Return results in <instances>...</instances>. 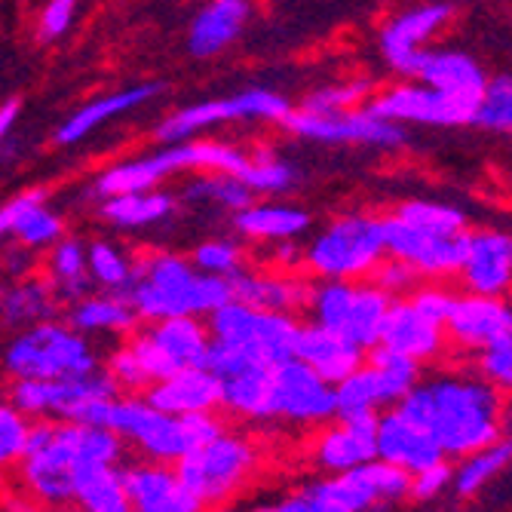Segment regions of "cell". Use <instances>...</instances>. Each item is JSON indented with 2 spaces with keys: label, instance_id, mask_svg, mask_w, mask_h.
I'll return each mask as SVG.
<instances>
[{
  "label": "cell",
  "instance_id": "6125c7cd",
  "mask_svg": "<svg viewBox=\"0 0 512 512\" xmlns=\"http://www.w3.org/2000/svg\"><path fill=\"white\" fill-rule=\"evenodd\" d=\"M273 512H313V500L304 494V491H295V494H289V497H283L276 506H273Z\"/></svg>",
  "mask_w": 512,
  "mask_h": 512
},
{
  "label": "cell",
  "instance_id": "f6af8a7d",
  "mask_svg": "<svg viewBox=\"0 0 512 512\" xmlns=\"http://www.w3.org/2000/svg\"><path fill=\"white\" fill-rule=\"evenodd\" d=\"M13 237H16V243H22L31 252H46L65 237V221L56 209L46 206V197H43L22 209L16 227H13Z\"/></svg>",
  "mask_w": 512,
  "mask_h": 512
},
{
  "label": "cell",
  "instance_id": "ee69618b",
  "mask_svg": "<svg viewBox=\"0 0 512 512\" xmlns=\"http://www.w3.org/2000/svg\"><path fill=\"white\" fill-rule=\"evenodd\" d=\"M473 126L491 135H512V74H488L482 99L473 114Z\"/></svg>",
  "mask_w": 512,
  "mask_h": 512
},
{
  "label": "cell",
  "instance_id": "603a6c76",
  "mask_svg": "<svg viewBox=\"0 0 512 512\" xmlns=\"http://www.w3.org/2000/svg\"><path fill=\"white\" fill-rule=\"evenodd\" d=\"M163 92V83L151 80V83H132L123 86L117 92H108V96H99L86 102L83 108H77L59 129H56V145L59 148H71L80 145L83 138H89L96 129H102L105 123H111L114 117H123L135 108H142L148 102H154Z\"/></svg>",
  "mask_w": 512,
  "mask_h": 512
},
{
  "label": "cell",
  "instance_id": "db71d44e",
  "mask_svg": "<svg viewBox=\"0 0 512 512\" xmlns=\"http://www.w3.org/2000/svg\"><path fill=\"white\" fill-rule=\"evenodd\" d=\"M457 295H460V292L451 289L448 283H442V279H427V283H421V286H417V289L408 295V301H411L417 310H421L427 319L439 322L442 329H445V319H448V313H451Z\"/></svg>",
  "mask_w": 512,
  "mask_h": 512
},
{
  "label": "cell",
  "instance_id": "e7e4bbea",
  "mask_svg": "<svg viewBox=\"0 0 512 512\" xmlns=\"http://www.w3.org/2000/svg\"><path fill=\"white\" fill-rule=\"evenodd\" d=\"M243 512H273V506H249V509H243Z\"/></svg>",
  "mask_w": 512,
  "mask_h": 512
},
{
  "label": "cell",
  "instance_id": "cb8c5ba5",
  "mask_svg": "<svg viewBox=\"0 0 512 512\" xmlns=\"http://www.w3.org/2000/svg\"><path fill=\"white\" fill-rule=\"evenodd\" d=\"M414 80L436 86V89L448 92V96L479 105L482 89L488 83V71L467 50H457V46H427Z\"/></svg>",
  "mask_w": 512,
  "mask_h": 512
},
{
  "label": "cell",
  "instance_id": "7402d4cb",
  "mask_svg": "<svg viewBox=\"0 0 512 512\" xmlns=\"http://www.w3.org/2000/svg\"><path fill=\"white\" fill-rule=\"evenodd\" d=\"M234 286V298L246 301L258 310H273V313H304L307 298H310V279L298 276L295 270H249L243 267L240 273L230 276Z\"/></svg>",
  "mask_w": 512,
  "mask_h": 512
},
{
  "label": "cell",
  "instance_id": "f1b7e54d",
  "mask_svg": "<svg viewBox=\"0 0 512 512\" xmlns=\"http://www.w3.org/2000/svg\"><path fill=\"white\" fill-rule=\"evenodd\" d=\"M65 322L80 335H132L138 329V313L126 295L117 292H89L68 304Z\"/></svg>",
  "mask_w": 512,
  "mask_h": 512
},
{
  "label": "cell",
  "instance_id": "94428289",
  "mask_svg": "<svg viewBox=\"0 0 512 512\" xmlns=\"http://www.w3.org/2000/svg\"><path fill=\"white\" fill-rule=\"evenodd\" d=\"M4 267H7V273H10V276L22 279V276L34 273V252H31V249H25V246L19 243L16 249H10V252L4 255Z\"/></svg>",
  "mask_w": 512,
  "mask_h": 512
},
{
  "label": "cell",
  "instance_id": "ac0fdd59",
  "mask_svg": "<svg viewBox=\"0 0 512 512\" xmlns=\"http://www.w3.org/2000/svg\"><path fill=\"white\" fill-rule=\"evenodd\" d=\"M509 329H512L509 301L473 295V292H460L445 319V338L460 353H482L485 347L506 338Z\"/></svg>",
  "mask_w": 512,
  "mask_h": 512
},
{
  "label": "cell",
  "instance_id": "ffe728a7",
  "mask_svg": "<svg viewBox=\"0 0 512 512\" xmlns=\"http://www.w3.org/2000/svg\"><path fill=\"white\" fill-rule=\"evenodd\" d=\"M381 347L427 365L445 353L448 338L442 325L427 319L408 298H393L384 332H381Z\"/></svg>",
  "mask_w": 512,
  "mask_h": 512
},
{
  "label": "cell",
  "instance_id": "f546056e",
  "mask_svg": "<svg viewBox=\"0 0 512 512\" xmlns=\"http://www.w3.org/2000/svg\"><path fill=\"white\" fill-rule=\"evenodd\" d=\"M123 488L132 512H175L178 479L172 463L157 460H123Z\"/></svg>",
  "mask_w": 512,
  "mask_h": 512
},
{
  "label": "cell",
  "instance_id": "9f6ffc18",
  "mask_svg": "<svg viewBox=\"0 0 512 512\" xmlns=\"http://www.w3.org/2000/svg\"><path fill=\"white\" fill-rule=\"evenodd\" d=\"M451 482H454V467H451V460H448V457H442V460L430 463V467L417 470V473L411 476V491H408V497H414V500H436Z\"/></svg>",
  "mask_w": 512,
  "mask_h": 512
},
{
  "label": "cell",
  "instance_id": "680465c9",
  "mask_svg": "<svg viewBox=\"0 0 512 512\" xmlns=\"http://www.w3.org/2000/svg\"><path fill=\"white\" fill-rule=\"evenodd\" d=\"M43 197H46V191H43V188H31V191H25V194H19V197H13L10 203L0 206V240L13 237V227H16V221H19L22 209H25V206H31L34 200H43Z\"/></svg>",
  "mask_w": 512,
  "mask_h": 512
},
{
  "label": "cell",
  "instance_id": "836d02e7",
  "mask_svg": "<svg viewBox=\"0 0 512 512\" xmlns=\"http://www.w3.org/2000/svg\"><path fill=\"white\" fill-rule=\"evenodd\" d=\"M43 276L53 283L62 304H74L96 289L89 279V267H86V243L77 237H62L56 246L46 249Z\"/></svg>",
  "mask_w": 512,
  "mask_h": 512
},
{
  "label": "cell",
  "instance_id": "ba28073f",
  "mask_svg": "<svg viewBox=\"0 0 512 512\" xmlns=\"http://www.w3.org/2000/svg\"><path fill=\"white\" fill-rule=\"evenodd\" d=\"M129 347L154 384L181 368H203L209 359L212 335L203 316H169L148 322L145 329H135L129 335Z\"/></svg>",
  "mask_w": 512,
  "mask_h": 512
},
{
  "label": "cell",
  "instance_id": "11a10c76",
  "mask_svg": "<svg viewBox=\"0 0 512 512\" xmlns=\"http://www.w3.org/2000/svg\"><path fill=\"white\" fill-rule=\"evenodd\" d=\"M368 279H371V283H378L390 298H408L417 286L424 283L421 273H417L411 264H405L399 258H390V255L375 267V273H371Z\"/></svg>",
  "mask_w": 512,
  "mask_h": 512
},
{
  "label": "cell",
  "instance_id": "f35d334b",
  "mask_svg": "<svg viewBox=\"0 0 512 512\" xmlns=\"http://www.w3.org/2000/svg\"><path fill=\"white\" fill-rule=\"evenodd\" d=\"M240 178L249 184L252 194H264V197H283L295 191L301 181L298 169L270 148L249 151V163L240 172Z\"/></svg>",
  "mask_w": 512,
  "mask_h": 512
},
{
  "label": "cell",
  "instance_id": "7a4b0ae2",
  "mask_svg": "<svg viewBox=\"0 0 512 512\" xmlns=\"http://www.w3.org/2000/svg\"><path fill=\"white\" fill-rule=\"evenodd\" d=\"M129 304L142 322H160L169 316H209L234 301L230 276L200 273L191 258L154 249L135 258V276L126 289Z\"/></svg>",
  "mask_w": 512,
  "mask_h": 512
},
{
  "label": "cell",
  "instance_id": "6da1fadb",
  "mask_svg": "<svg viewBox=\"0 0 512 512\" xmlns=\"http://www.w3.org/2000/svg\"><path fill=\"white\" fill-rule=\"evenodd\" d=\"M393 408L427 427L448 460L467 457L503 433V396L476 371L421 378Z\"/></svg>",
  "mask_w": 512,
  "mask_h": 512
},
{
  "label": "cell",
  "instance_id": "be15d7a7",
  "mask_svg": "<svg viewBox=\"0 0 512 512\" xmlns=\"http://www.w3.org/2000/svg\"><path fill=\"white\" fill-rule=\"evenodd\" d=\"M304 491V488H301ZM307 494V491H304ZM310 500H313V512H353V509H347L344 503H338V500H329V497H316V494H307Z\"/></svg>",
  "mask_w": 512,
  "mask_h": 512
},
{
  "label": "cell",
  "instance_id": "4316f807",
  "mask_svg": "<svg viewBox=\"0 0 512 512\" xmlns=\"http://www.w3.org/2000/svg\"><path fill=\"white\" fill-rule=\"evenodd\" d=\"M365 356L368 353L362 347H356L350 338H344L341 332L322 329V325H313V322L301 325L295 359L310 365L325 381H332V384L344 381L356 368L365 365Z\"/></svg>",
  "mask_w": 512,
  "mask_h": 512
},
{
  "label": "cell",
  "instance_id": "e0dca14e",
  "mask_svg": "<svg viewBox=\"0 0 512 512\" xmlns=\"http://www.w3.org/2000/svg\"><path fill=\"white\" fill-rule=\"evenodd\" d=\"M463 292L506 298L512 295V234L497 227L470 230V243L457 270Z\"/></svg>",
  "mask_w": 512,
  "mask_h": 512
},
{
  "label": "cell",
  "instance_id": "9c48e42d",
  "mask_svg": "<svg viewBox=\"0 0 512 512\" xmlns=\"http://www.w3.org/2000/svg\"><path fill=\"white\" fill-rule=\"evenodd\" d=\"M289 135L304 138L316 145H356V148H375V151H399L408 142V129L375 114L368 105L341 111V114H310L292 108L286 120L279 123Z\"/></svg>",
  "mask_w": 512,
  "mask_h": 512
},
{
  "label": "cell",
  "instance_id": "d6a6232c",
  "mask_svg": "<svg viewBox=\"0 0 512 512\" xmlns=\"http://www.w3.org/2000/svg\"><path fill=\"white\" fill-rule=\"evenodd\" d=\"M178 197L166 191H138V194H117L105 197L99 206V215L114 227V230H148L163 224L166 218L175 215Z\"/></svg>",
  "mask_w": 512,
  "mask_h": 512
},
{
  "label": "cell",
  "instance_id": "8d00e7d4",
  "mask_svg": "<svg viewBox=\"0 0 512 512\" xmlns=\"http://www.w3.org/2000/svg\"><path fill=\"white\" fill-rule=\"evenodd\" d=\"M181 200L191 203V206H212V209H224V212H240L249 203H255V194L249 191V184L237 175L200 172V175L184 181Z\"/></svg>",
  "mask_w": 512,
  "mask_h": 512
},
{
  "label": "cell",
  "instance_id": "003e7915",
  "mask_svg": "<svg viewBox=\"0 0 512 512\" xmlns=\"http://www.w3.org/2000/svg\"><path fill=\"white\" fill-rule=\"evenodd\" d=\"M509 313H512V298H509Z\"/></svg>",
  "mask_w": 512,
  "mask_h": 512
},
{
  "label": "cell",
  "instance_id": "9a60e30c",
  "mask_svg": "<svg viewBox=\"0 0 512 512\" xmlns=\"http://www.w3.org/2000/svg\"><path fill=\"white\" fill-rule=\"evenodd\" d=\"M467 243H470V230L451 234V237H439V234H427V230L414 227L411 221L399 218L396 212L384 215L387 255L411 264L417 273H421V279H442V283L454 279L463 264V255H467Z\"/></svg>",
  "mask_w": 512,
  "mask_h": 512
},
{
  "label": "cell",
  "instance_id": "d590c367",
  "mask_svg": "<svg viewBox=\"0 0 512 512\" xmlns=\"http://www.w3.org/2000/svg\"><path fill=\"white\" fill-rule=\"evenodd\" d=\"M509 463H512V433L509 436L500 433L491 445L460 457V463L454 467L451 488L460 500L476 497L491 479H497L503 470H509Z\"/></svg>",
  "mask_w": 512,
  "mask_h": 512
},
{
  "label": "cell",
  "instance_id": "3957f363",
  "mask_svg": "<svg viewBox=\"0 0 512 512\" xmlns=\"http://www.w3.org/2000/svg\"><path fill=\"white\" fill-rule=\"evenodd\" d=\"M384 258V218L344 212L310 237L301 264L316 279H368Z\"/></svg>",
  "mask_w": 512,
  "mask_h": 512
},
{
  "label": "cell",
  "instance_id": "681fc988",
  "mask_svg": "<svg viewBox=\"0 0 512 512\" xmlns=\"http://www.w3.org/2000/svg\"><path fill=\"white\" fill-rule=\"evenodd\" d=\"M194 267L200 273H215V276H234L246 267V249L237 240H206L194 249L191 255Z\"/></svg>",
  "mask_w": 512,
  "mask_h": 512
},
{
  "label": "cell",
  "instance_id": "60d3db41",
  "mask_svg": "<svg viewBox=\"0 0 512 512\" xmlns=\"http://www.w3.org/2000/svg\"><path fill=\"white\" fill-rule=\"evenodd\" d=\"M353 292H356V279H316L310 286L304 313L310 316L313 325L341 332L350 313V304H353Z\"/></svg>",
  "mask_w": 512,
  "mask_h": 512
},
{
  "label": "cell",
  "instance_id": "7dc6e473",
  "mask_svg": "<svg viewBox=\"0 0 512 512\" xmlns=\"http://www.w3.org/2000/svg\"><path fill=\"white\" fill-rule=\"evenodd\" d=\"M399 218L411 221L414 227L427 230V234L451 237L467 230V215L451 203H436V200H405L393 209Z\"/></svg>",
  "mask_w": 512,
  "mask_h": 512
},
{
  "label": "cell",
  "instance_id": "74e56055",
  "mask_svg": "<svg viewBox=\"0 0 512 512\" xmlns=\"http://www.w3.org/2000/svg\"><path fill=\"white\" fill-rule=\"evenodd\" d=\"M80 512H132L120 467H96L83 470L77 479V497Z\"/></svg>",
  "mask_w": 512,
  "mask_h": 512
},
{
  "label": "cell",
  "instance_id": "7c38bea8",
  "mask_svg": "<svg viewBox=\"0 0 512 512\" xmlns=\"http://www.w3.org/2000/svg\"><path fill=\"white\" fill-rule=\"evenodd\" d=\"M368 108L408 126H427V129H460L473 126L476 102L448 96V92L427 86L421 80H399L387 89H375V96L368 99Z\"/></svg>",
  "mask_w": 512,
  "mask_h": 512
},
{
  "label": "cell",
  "instance_id": "f907efd6",
  "mask_svg": "<svg viewBox=\"0 0 512 512\" xmlns=\"http://www.w3.org/2000/svg\"><path fill=\"white\" fill-rule=\"evenodd\" d=\"M476 375L500 393H512V329L497 344L476 353Z\"/></svg>",
  "mask_w": 512,
  "mask_h": 512
},
{
  "label": "cell",
  "instance_id": "e575fe53",
  "mask_svg": "<svg viewBox=\"0 0 512 512\" xmlns=\"http://www.w3.org/2000/svg\"><path fill=\"white\" fill-rule=\"evenodd\" d=\"M390 304H393V298L378 283H371V279H356L353 304H350V313H347L341 335L350 338L365 353L371 347H378L387 313H390Z\"/></svg>",
  "mask_w": 512,
  "mask_h": 512
},
{
  "label": "cell",
  "instance_id": "d4e9b609",
  "mask_svg": "<svg viewBox=\"0 0 512 512\" xmlns=\"http://www.w3.org/2000/svg\"><path fill=\"white\" fill-rule=\"evenodd\" d=\"M148 405L166 411L172 417L197 414V411H218L221 408V381L212 371L203 368H181L169 378L154 381L145 393Z\"/></svg>",
  "mask_w": 512,
  "mask_h": 512
},
{
  "label": "cell",
  "instance_id": "5b68a950",
  "mask_svg": "<svg viewBox=\"0 0 512 512\" xmlns=\"http://www.w3.org/2000/svg\"><path fill=\"white\" fill-rule=\"evenodd\" d=\"M172 467L178 485L200 494L209 506H224L255 473L258 448L249 436L224 430L209 445L181 454Z\"/></svg>",
  "mask_w": 512,
  "mask_h": 512
},
{
  "label": "cell",
  "instance_id": "52a82bcc",
  "mask_svg": "<svg viewBox=\"0 0 512 512\" xmlns=\"http://www.w3.org/2000/svg\"><path fill=\"white\" fill-rule=\"evenodd\" d=\"M292 111V102L279 96L273 89H243L227 99H209L188 108H178L169 117L160 120L154 129V138L160 145H178L191 142L200 132L218 126V123H240V120H258V123H283Z\"/></svg>",
  "mask_w": 512,
  "mask_h": 512
},
{
  "label": "cell",
  "instance_id": "bcb514c9",
  "mask_svg": "<svg viewBox=\"0 0 512 512\" xmlns=\"http://www.w3.org/2000/svg\"><path fill=\"white\" fill-rule=\"evenodd\" d=\"M335 399H338V417L350 414H365V411H384V390L378 381V371L368 362L356 368L353 375L335 384Z\"/></svg>",
  "mask_w": 512,
  "mask_h": 512
},
{
  "label": "cell",
  "instance_id": "816d5d0a",
  "mask_svg": "<svg viewBox=\"0 0 512 512\" xmlns=\"http://www.w3.org/2000/svg\"><path fill=\"white\" fill-rule=\"evenodd\" d=\"M77 16V0H43V7L34 22V37L37 43H56L62 40Z\"/></svg>",
  "mask_w": 512,
  "mask_h": 512
},
{
  "label": "cell",
  "instance_id": "d6986e66",
  "mask_svg": "<svg viewBox=\"0 0 512 512\" xmlns=\"http://www.w3.org/2000/svg\"><path fill=\"white\" fill-rule=\"evenodd\" d=\"M184 172L178 145H163V151L145 154V157H129L108 169H102L92 178L89 194L96 200L117 197V194H138V191H157L169 175Z\"/></svg>",
  "mask_w": 512,
  "mask_h": 512
},
{
  "label": "cell",
  "instance_id": "6f0895ef",
  "mask_svg": "<svg viewBox=\"0 0 512 512\" xmlns=\"http://www.w3.org/2000/svg\"><path fill=\"white\" fill-rule=\"evenodd\" d=\"M181 427H184V436H188V448H203L209 445L212 439H218L227 424L221 421L218 411H197V414H184L181 417Z\"/></svg>",
  "mask_w": 512,
  "mask_h": 512
},
{
  "label": "cell",
  "instance_id": "44dd1931",
  "mask_svg": "<svg viewBox=\"0 0 512 512\" xmlns=\"http://www.w3.org/2000/svg\"><path fill=\"white\" fill-rule=\"evenodd\" d=\"M375 445H378L381 460L396 463V467L408 470L411 476L445 457L442 448L436 445V439L430 436V430L411 421V417H405L399 408H384L378 414Z\"/></svg>",
  "mask_w": 512,
  "mask_h": 512
},
{
  "label": "cell",
  "instance_id": "4fadbf2b",
  "mask_svg": "<svg viewBox=\"0 0 512 512\" xmlns=\"http://www.w3.org/2000/svg\"><path fill=\"white\" fill-rule=\"evenodd\" d=\"M304 491L316 494V497L338 500L353 512H390L396 503H402L408 497L411 473L396 467V463L371 457L347 473L310 482Z\"/></svg>",
  "mask_w": 512,
  "mask_h": 512
},
{
  "label": "cell",
  "instance_id": "f5cc1de1",
  "mask_svg": "<svg viewBox=\"0 0 512 512\" xmlns=\"http://www.w3.org/2000/svg\"><path fill=\"white\" fill-rule=\"evenodd\" d=\"M105 368H108V375L117 381L120 393H145V390L151 387L148 371L142 368V362H138V356H135V350L129 347V341L120 344V347L108 356Z\"/></svg>",
  "mask_w": 512,
  "mask_h": 512
},
{
  "label": "cell",
  "instance_id": "8fae6325",
  "mask_svg": "<svg viewBox=\"0 0 512 512\" xmlns=\"http://www.w3.org/2000/svg\"><path fill=\"white\" fill-rule=\"evenodd\" d=\"M338 417L335 384L301 359L273 365L270 375V421H286L295 427H325Z\"/></svg>",
  "mask_w": 512,
  "mask_h": 512
},
{
  "label": "cell",
  "instance_id": "c3c4849f",
  "mask_svg": "<svg viewBox=\"0 0 512 512\" xmlns=\"http://www.w3.org/2000/svg\"><path fill=\"white\" fill-rule=\"evenodd\" d=\"M28 430L31 417L22 414L10 399H0V470H10L22 463Z\"/></svg>",
  "mask_w": 512,
  "mask_h": 512
},
{
  "label": "cell",
  "instance_id": "4dcf8cb0",
  "mask_svg": "<svg viewBox=\"0 0 512 512\" xmlns=\"http://www.w3.org/2000/svg\"><path fill=\"white\" fill-rule=\"evenodd\" d=\"M59 295L53 283L43 273H28L16 279L13 286L0 289V319L13 329H25V325L56 319L59 313Z\"/></svg>",
  "mask_w": 512,
  "mask_h": 512
},
{
  "label": "cell",
  "instance_id": "2e32d148",
  "mask_svg": "<svg viewBox=\"0 0 512 512\" xmlns=\"http://www.w3.org/2000/svg\"><path fill=\"white\" fill-rule=\"evenodd\" d=\"M378 414L381 411H365V414H350V417H335L332 424L319 427L313 439V463L316 470L325 476L347 473L359 463L378 457Z\"/></svg>",
  "mask_w": 512,
  "mask_h": 512
},
{
  "label": "cell",
  "instance_id": "91938a15",
  "mask_svg": "<svg viewBox=\"0 0 512 512\" xmlns=\"http://www.w3.org/2000/svg\"><path fill=\"white\" fill-rule=\"evenodd\" d=\"M19 114H22V102H19V99H10V102L0 105V157L7 154V145H10L13 126L19 123Z\"/></svg>",
  "mask_w": 512,
  "mask_h": 512
},
{
  "label": "cell",
  "instance_id": "30bf717a",
  "mask_svg": "<svg viewBox=\"0 0 512 512\" xmlns=\"http://www.w3.org/2000/svg\"><path fill=\"white\" fill-rule=\"evenodd\" d=\"M19 473L31 500L43 506H71L77 497V479L83 473L77 454V424L53 421L50 439L40 448L25 451Z\"/></svg>",
  "mask_w": 512,
  "mask_h": 512
},
{
  "label": "cell",
  "instance_id": "5bb4252c",
  "mask_svg": "<svg viewBox=\"0 0 512 512\" xmlns=\"http://www.w3.org/2000/svg\"><path fill=\"white\" fill-rule=\"evenodd\" d=\"M454 16H457L454 0H421V4L390 16L378 34V50H381L384 65L393 74L414 80L417 65H421V56L430 46V40L442 28H448Z\"/></svg>",
  "mask_w": 512,
  "mask_h": 512
},
{
  "label": "cell",
  "instance_id": "484cf974",
  "mask_svg": "<svg viewBox=\"0 0 512 512\" xmlns=\"http://www.w3.org/2000/svg\"><path fill=\"white\" fill-rule=\"evenodd\" d=\"M252 16L249 0H209V4L191 19L188 50L197 59H215L230 50L246 31Z\"/></svg>",
  "mask_w": 512,
  "mask_h": 512
},
{
  "label": "cell",
  "instance_id": "b9f144b4",
  "mask_svg": "<svg viewBox=\"0 0 512 512\" xmlns=\"http://www.w3.org/2000/svg\"><path fill=\"white\" fill-rule=\"evenodd\" d=\"M86 267H89L92 286H99L102 292H117V295H126L135 276V258H129L120 246L108 240L86 243Z\"/></svg>",
  "mask_w": 512,
  "mask_h": 512
},
{
  "label": "cell",
  "instance_id": "ab89813d",
  "mask_svg": "<svg viewBox=\"0 0 512 512\" xmlns=\"http://www.w3.org/2000/svg\"><path fill=\"white\" fill-rule=\"evenodd\" d=\"M365 362L378 371V381H381L384 405H387V408L399 405V402L411 393V387L424 378V371H421L424 365H421V362H414V359H408V356H402V353H393V350H387V347H381V344L368 350Z\"/></svg>",
  "mask_w": 512,
  "mask_h": 512
},
{
  "label": "cell",
  "instance_id": "8992f818",
  "mask_svg": "<svg viewBox=\"0 0 512 512\" xmlns=\"http://www.w3.org/2000/svg\"><path fill=\"white\" fill-rule=\"evenodd\" d=\"M212 341L234 344L258 353L267 365H279L295 356L298 335H301V319L295 313H273L258 310L246 301H227L215 313L206 316Z\"/></svg>",
  "mask_w": 512,
  "mask_h": 512
},
{
  "label": "cell",
  "instance_id": "83f0119b",
  "mask_svg": "<svg viewBox=\"0 0 512 512\" xmlns=\"http://www.w3.org/2000/svg\"><path fill=\"white\" fill-rule=\"evenodd\" d=\"M234 227L240 237L255 243H286L310 234L313 215L292 203H249L246 209L234 212Z\"/></svg>",
  "mask_w": 512,
  "mask_h": 512
},
{
  "label": "cell",
  "instance_id": "03108f58",
  "mask_svg": "<svg viewBox=\"0 0 512 512\" xmlns=\"http://www.w3.org/2000/svg\"><path fill=\"white\" fill-rule=\"evenodd\" d=\"M206 512H237V509H230V506H209Z\"/></svg>",
  "mask_w": 512,
  "mask_h": 512
},
{
  "label": "cell",
  "instance_id": "7bdbcfd3",
  "mask_svg": "<svg viewBox=\"0 0 512 512\" xmlns=\"http://www.w3.org/2000/svg\"><path fill=\"white\" fill-rule=\"evenodd\" d=\"M375 80L371 77H344L338 83H325L310 89L301 99V111L310 114H341L368 105V99L375 96Z\"/></svg>",
  "mask_w": 512,
  "mask_h": 512
},
{
  "label": "cell",
  "instance_id": "277c9868",
  "mask_svg": "<svg viewBox=\"0 0 512 512\" xmlns=\"http://www.w3.org/2000/svg\"><path fill=\"white\" fill-rule=\"evenodd\" d=\"M4 365L10 378H80L99 368V356L89 347L86 335L71 329L68 322L43 319L25 329L10 341L4 353Z\"/></svg>",
  "mask_w": 512,
  "mask_h": 512
},
{
  "label": "cell",
  "instance_id": "1f68e13d",
  "mask_svg": "<svg viewBox=\"0 0 512 512\" xmlns=\"http://www.w3.org/2000/svg\"><path fill=\"white\" fill-rule=\"evenodd\" d=\"M270 375L273 365L255 362L221 381V411L243 421H270Z\"/></svg>",
  "mask_w": 512,
  "mask_h": 512
}]
</instances>
